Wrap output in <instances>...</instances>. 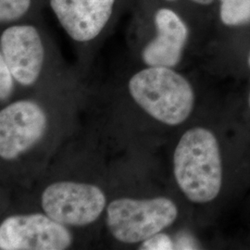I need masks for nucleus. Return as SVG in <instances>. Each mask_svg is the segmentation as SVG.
<instances>
[{"label": "nucleus", "instance_id": "obj_12", "mask_svg": "<svg viewBox=\"0 0 250 250\" xmlns=\"http://www.w3.org/2000/svg\"><path fill=\"white\" fill-rule=\"evenodd\" d=\"M176 249V245L170 235L164 232H157L149 238L141 242L139 250H171Z\"/></svg>", "mask_w": 250, "mask_h": 250}, {"label": "nucleus", "instance_id": "obj_8", "mask_svg": "<svg viewBox=\"0 0 250 250\" xmlns=\"http://www.w3.org/2000/svg\"><path fill=\"white\" fill-rule=\"evenodd\" d=\"M72 239L66 225L45 213L12 215L0 224L1 250H64Z\"/></svg>", "mask_w": 250, "mask_h": 250}, {"label": "nucleus", "instance_id": "obj_15", "mask_svg": "<svg viewBox=\"0 0 250 250\" xmlns=\"http://www.w3.org/2000/svg\"><path fill=\"white\" fill-rule=\"evenodd\" d=\"M248 65H249V68L250 69V51L248 56Z\"/></svg>", "mask_w": 250, "mask_h": 250}, {"label": "nucleus", "instance_id": "obj_10", "mask_svg": "<svg viewBox=\"0 0 250 250\" xmlns=\"http://www.w3.org/2000/svg\"><path fill=\"white\" fill-rule=\"evenodd\" d=\"M38 0H0V24H11L27 21L34 14Z\"/></svg>", "mask_w": 250, "mask_h": 250}, {"label": "nucleus", "instance_id": "obj_5", "mask_svg": "<svg viewBox=\"0 0 250 250\" xmlns=\"http://www.w3.org/2000/svg\"><path fill=\"white\" fill-rule=\"evenodd\" d=\"M41 205L45 214L66 226L95 223L107 207L106 195L92 184L60 181L43 191Z\"/></svg>", "mask_w": 250, "mask_h": 250}, {"label": "nucleus", "instance_id": "obj_1", "mask_svg": "<svg viewBox=\"0 0 250 250\" xmlns=\"http://www.w3.org/2000/svg\"><path fill=\"white\" fill-rule=\"evenodd\" d=\"M173 174L182 193L197 204L213 201L223 186V161L215 134L193 127L181 136L173 153Z\"/></svg>", "mask_w": 250, "mask_h": 250}, {"label": "nucleus", "instance_id": "obj_9", "mask_svg": "<svg viewBox=\"0 0 250 250\" xmlns=\"http://www.w3.org/2000/svg\"><path fill=\"white\" fill-rule=\"evenodd\" d=\"M47 115L33 100L15 101L0 111V157L16 160L34 147L45 135Z\"/></svg>", "mask_w": 250, "mask_h": 250}, {"label": "nucleus", "instance_id": "obj_11", "mask_svg": "<svg viewBox=\"0 0 250 250\" xmlns=\"http://www.w3.org/2000/svg\"><path fill=\"white\" fill-rule=\"evenodd\" d=\"M220 19L225 26L239 27L250 23V0H219Z\"/></svg>", "mask_w": 250, "mask_h": 250}, {"label": "nucleus", "instance_id": "obj_4", "mask_svg": "<svg viewBox=\"0 0 250 250\" xmlns=\"http://www.w3.org/2000/svg\"><path fill=\"white\" fill-rule=\"evenodd\" d=\"M135 18L147 24L153 35L144 44L140 58L147 67L175 68L183 59L190 36L187 21L167 5L136 1Z\"/></svg>", "mask_w": 250, "mask_h": 250}, {"label": "nucleus", "instance_id": "obj_3", "mask_svg": "<svg viewBox=\"0 0 250 250\" xmlns=\"http://www.w3.org/2000/svg\"><path fill=\"white\" fill-rule=\"evenodd\" d=\"M178 208L168 197H121L106 208V224L113 238L124 244L145 241L173 224Z\"/></svg>", "mask_w": 250, "mask_h": 250}, {"label": "nucleus", "instance_id": "obj_7", "mask_svg": "<svg viewBox=\"0 0 250 250\" xmlns=\"http://www.w3.org/2000/svg\"><path fill=\"white\" fill-rule=\"evenodd\" d=\"M0 59L19 84L34 85L45 66V45L41 30L29 21L5 27L0 35Z\"/></svg>", "mask_w": 250, "mask_h": 250}, {"label": "nucleus", "instance_id": "obj_13", "mask_svg": "<svg viewBox=\"0 0 250 250\" xmlns=\"http://www.w3.org/2000/svg\"><path fill=\"white\" fill-rule=\"evenodd\" d=\"M14 76L8 65L0 59V100L5 102L11 97L14 89Z\"/></svg>", "mask_w": 250, "mask_h": 250}, {"label": "nucleus", "instance_id": "obj_16", "mask_svg": "<svg viewBox=\"0 0 250 250\" xmlns=\"http://www.w3.org/2000/svg\"><path fill=\"white\" fill-rule=\"evenodd\" d=\"M249 105H250V95H249Z\"/></svg>", "mask_w": 250, "mask_h": 250}, {"label": "nucleus", "instance_id": "obj_6", "mask_svg": "<svg viewBox=\"0 0 250 250\" xmlns=\"http://www.w3.org/2000/svg\"><path fill=\"white\" fill-rule=\"evenodd\" d=\"M125 1L46 0L63 31L73 42L86 45L102 36L115 22Z\"/></svg>", "mask_w": 250, "mask_h": 250}, {"label": "nucleus", "instance_id": "obj_2", "mask_svg": "<svg viewBox=\"0 0 250 250\" xmlns=\"http://www.w3.org/2000/svg\"><path fill=\"white\" fill-rule=\"evenodd\" d=\"M127 86L134 102L163 125H182L194 109V88L173 68L146 66L131 76Z\"/></svg>", "mask_w": 250, "mask_h": 250}, {"label": "nucleus", "instance_id": "obj_14", "mask_svg": "<svg viewBox=\"0 0 250 250\" xmlns=\"http://www.w3.org/2000/svg\"><path fill=\"white\" fill-rule=\"evenodd\" d=\"M131 1H148L157 4H162V5H168V4H173L181 1H187L188 3H191L193 5L199 6V7H208L211 4H213L216 0H131Z\"/></svg>", "mask_w": 250, "mask_h": 250}]
</instances>
